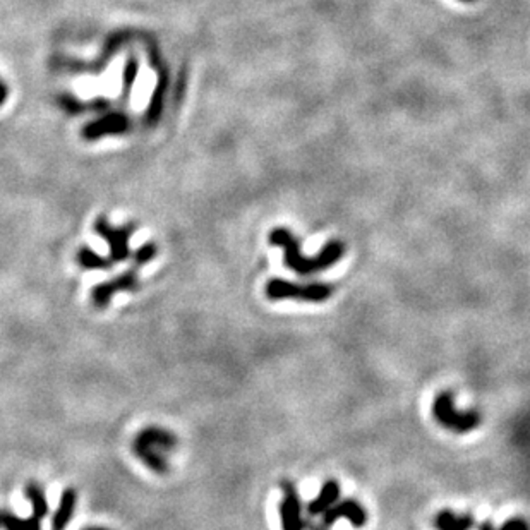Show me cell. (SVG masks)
Segmentation results:
<instances>
[{
    "label": "cell",
    "instance_id": "9c48e42d",
    "mask_svg": "<svg viewBox=\"0 0 530 530\" xmlns=\"http://www.w3.org/2000/svg\"><path fill=\"white\" fill-rule=\"evenodd\" d=\"M321 517H323L324 527H330V525L337 524L342 518L351 522L353 527H364L367 522L366 510H364L362 504L355 500H344L340 501V503L337 501V503L331 508H328Z\"/></svg>",
    "mask_w": 530,
    "mask_h": 530
},
{
    "label": "cell",
    "instance_id": "5bb4252c",
    "mask_svg": "<svg viewBox=\"0 0 530 530\" xmlns=\"http://www.w3.org/2000/svg\"><path fill=\"white\" fill-rule=\"evenodd\" d=\"M76 261L81 268L85 270H110L114 261L110 258H103V256L93 252L89 247H81L76 254Z\"/></svg>",
    "mask_w": 530,
    "mask_h": 530
},
{
    "label": "cell",
    "instance_id": "30bf717a",
    "mask_svg": "<svg viewBox=\"0 0 530 530\" xmlns=\"http://www.w3.org/2000/svg\"><path fill=\"white\" fill-rule=\"evenodd\" d=\"M125 129H127V121H125L124 115L112 114L86 125L85 131H82V136L91 141V139L102 138L103 134H114V132H122L125 131Z\"/></svg>",
    "mask_w": 530,
    "mask_h": 530
},
{
    "label": "cell",
    "instance_id": "ac0fdd59",
    "mask_svg": "<svg viewBox=\"0 0 530 530\" xmlns=\"http://www.w3.org/2000/svg\"><path fill=\"white\" fill-rule=\"evenodd\" d=\"M306 529L308 530H328L324 525H319V524H315V522H306Z\"/></svg>",
    "mask_w": 530,
    "mask_h": 530
},
{
    "label": "cell",
    "instance_id": "5b68a950",
    "mask_svg": "<svg viewBox=\"0 0 530 530\" xmlns=\"http://www.w3.org/2000/svg\"><path fill=\"white\" fill-rule=\"evenodd\" d=\"M24 495L31 501L33 513L30 518H19L9 510H0V529L6 530H42V520L48 513V503H46L45 491L39 484L30 482L24 488Z\"/></svg>",
    "mask_w": 530,
    "mask_h": 530
},
{
    "label": "cell",
    "instance_id": "2e32d148",
    "mask_svg": "<svg viewBox=\"0 0 530 530\" xmlns=\"http://www.w3.org/2000/svg\"><path fill=\"white\" fill-rule=\"evenodd\" d=\"M157 252H158V249H157V246H154L153 242H146V244H144V246H141V247L138 249V251L134 252L136 266H138V268H139V266H143V265H146V263H150L151 259H153L154 256H157Z\"/></svg>",
    "mask_w": 530,
    "mask_h": 530
},
{
    "label": "cell",
    "instance_id": "4fadbf2b",
    "mask_svg": "<svg viewBox=\"0 0 530 530\" xmlns=\"http://www.w3.org/2000/svg\"><path fill=\"white\" fill-rule=\"evenodd\" d=\"M475 525L470 513L459 515L455 511L443 510L434 517V527L438 530H470Z\"/></svg>",
    "mask_w": 530,
    "mask_h": 530
},
{
    "label": "cell",
    "instance_id": "7c38bea8",
    "mask_svg": "<svg viewBox=\"0 0 530 530\" xmlns=\"http://www.w3.org/2000/svg\"><path fill=\"white\" fill-rule=\"evenodd\" d=\"M76 503H78V493L76 489L67 488L60 496V503L52 518V530H66L71 524L72 515H74Z\"/></svg>",
    "mask_w": 530,
    "mask_h": 530
},
{
    "label": "cell",
    "instance_id": "7a4b0ae2",
    "mask_svg": "<svg viewBox=\"0 0 530 530\" xmlns=\"http://www.w3.org/2000/svg\"><path fill=\"white\" fill-rule=\"evenodd\" d=\"M177 446V436L164 427H144L132 441V453L154 474H167V455Z\"/></svg>",
    "mask_w": 530,
    "mask_h": 530
},
{
    "label": "cell",
    "instance_id": "9a60e30c",
    "mask_svg": "<svg viewBox=\"0 0 530 530\" xmlns=\"http://www.w3.org/2000/svg\"><path fill=\"white\" fill-rule=\"evenodd\" d=\"M477 530H530V525L524 518L515 517L510 518L508 522H504L500 529H496L491 522H482V524L477 525Z\"/></svg>",
    "mask_w": 530,
    "mask_h": 530
},
{
    "label": "cell",
    "instance_id": "8992f818",
    "mask_svg": "<svg viewBox=\"0 0 530 530\" xmlns=\"http://www.w3.org/2000/svg\"><path fill=\"white\" fill-rule=\"evenodd\" d=\"M141 288L138 276V266H132L122 275L96 285L91 290V306L96 309H105L110 306L112 297L118 292H136Z\"/></svg>",
    "mask_w": 530,
    "mask_h": 530
},
{
    "label": "cell",
    "instance_id": "8fae6325",
    "mask_svg": "<svg viewBox=\"0 0 530 530\" xmlns=\"http://www.w3.org/2000/svg\"><path fill=\"white\" fill-rule=\"evenodd\" d=\"M340 484L337 481H326L321 488L319 495L315 497L312 501H309L308 504V513L311 517H318V515H323L328 508L333 506L338 500H340Z\"/></svg>",
    "mask_w": 530,
    "mask_h": 530
},
{
    "label": "cell",
    "instance_id": "e0dca14e",
    "mask_svg": "<svg viewBox=\"0 0 530 530\" xmlns=\"http://www.w3.org/2000/svg\"><path fill=\"white\" fill-rule=\"evenodd\" d=\"M136 74H138V62L134 59H131L127 62L124 69V82L125 86H131L136 81Z\"/></svg>",
    "mask_w": 530,
    "mask_h": 530
},
{
    "label": "cell",
    "instance_id": "277c9868",
    "mask_svg": "<svg viewBox=\"0 0 530 530\" xmlns=\"http://www.w3.org/2000/svg\"><path fill=\"white\" fill-rule=\"evenodd\" d=\"M335 288L333 285L323 283V282H312V283H295L288 282L283 279H273L266 283L265 294L266 297L272 301H285V299H292V301L301 302H312V304H319V302L328 301L333 295Z\"/></svg>",
    "mask_w": 530,
    "mask_h": 530
},
{
    "label": "cell",
    "instance_id": "ffe728a7",
    "mask_svg": "<svg viewBox=\"0 0 530 530\" xmlns=\"http://www.w3.org/2000/svg\"><path fill=\"white\" fill-rule=\"evenodd\" d=\"M85 530H108V529H103V527H86Z\"/></svg>",
    "mask_w": 530,
    "mask_h": 530
},
{
    "label": "cell",
    "instance_id": "d6986e66",
    "mask_svg": "<svg viewBox=\"0 0 530 530\" xmlns=\"http://www.w3.org/2000/svg\"><path fill=\"white\" fill-rule=\"evenodd\" d=\"M6 98H7V88L2 85V82H0V105H2Z\"/></svg>",
    "mask_w": 530,
    "mask_h": 530
},
{
    "label": "cell",
    "instance_id": "ba28073f",
    "mask_svg": "<svg viewBox=\"0 0 530 530\" xmlns=\"http://www.w3.org/2000/svg\"><path fill=\"white\" fill-rule=\"evenodd\" d=\"M280 522L282 530H304L306 518L302 517V500L294 482H282V501H280Z\"/></svg>",
    "mask_w": 530,
    "mask_h": 530
},
{
    "label": "cell",
    "instance_id": "44dd1931",
    "mask_svg": "<svg viewBox=\"0 0 530 530\" xmlns=\"http://www.w3.org/2000/svg\"><path fill=\"white\" fill-rule=\"evenodd\" d=\"M463 2H472V0H463Z\"/></svg>",
    "mask_w": 530,
    "mask_h": 530
},
{
    "label": "cell",
    "instance_id": "3957f363",
    "mask_svg": "<svg viewBox=\"0 0 530 530\" xmlns=\"http://www.w3.org/2000/svg\"><path fill=\"white\" fill-rule=\"evenodd\" d=\"M432 417L441 427L455 432V434H465L481 425V414L475 410H465L460 412L455 407V395L453 391H439L432 400Z\"/></svg>",
    "mask_w": 530,
    "mask_h": 530
},
{
    "label": "cell",
    "instance_id": "52a82bcc",
    "mask_svg": "<svg viewBox=\"0 0 530 530\" xmlns=\"http://www.w3.org/2000/svg\"><path fill=\"white\" fill-rule=\"evenodd\" d=\"M95 232L107 240L110 247L108 258L114 263H122L129 258V237L134 232V225L112 227L107 218L100 216L95 222Z\"/></svg>",
    "mask_w": 530,
    "mask_h": 530
},
{
    "label": "cell",
    "instance_id": "6da1fadb",
    "mask_svg": "<svg viewBox=\"0 0 530 530\" xmlns=\"http://www.w3.org/2000/svg\"><path fill=\"white\" fill-rule=\"evenodd\" d=\"M270 244L283 249V263L287 268L297 273L301 276L315 275V273L323 272V270L331 268L335 263L340 261L345 254V244L342 240H330L316 256L309 258L301 252L299 240L295 239L294 233L285 227H276L270 232Z\"/></svg>",
    "mask_w": 530,
    "mask_h": 530
}]
</instances>
